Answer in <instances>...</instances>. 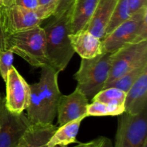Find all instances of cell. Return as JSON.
<instances>
[{
	"instance_id": "cell-2",
	"label": "cell",
	"mask_w": 147,
	"mask_h": 147,
	"mask_svg": "<svg viewBox=\"0 0 147 147\" xmlns=\"http://www.w3.org/2000/svg\"><path fill=\"white\" fill-rule=\"evenodd\" d=\"M70 12L52 16L44 26L48 65L58 73L67 67L75 53L70 43Z\"/></svg>"
},
{
	"instance_id": "cell-31",
	"label": "cell",
	"mask_w": 147,
	"mask_h": 147,
	"mask_svg": "<svg viewBox=\"0 0 147 147\" xmlns=\"http://www.w3.org/2000/svg\"><path fill=\"white\" fill-rule=\"evenodd\" d=\"M4 5V0H0V7Z\"/></svg>"
},
{
	"instance_id": "cell-27",
	"label": "cell",
	"mask_w": 147,
	"mask_h": 147,
	"mask_svg": "<svg viewBox=\"0 0 147 147\" xmlns=\"http://www.w3.org/2000/svg\"><path fill=\"white\" fill-rule=\"evenodd\" d=\"M106 139V138L105 137H99L88 142L78 143L77 145L73 147H100L103 144V142H105Z\"/></svg>"
},
{
	"instance_id": "cell-5",
	"label": "cell",
	"mask_w": 147,
	"mask_h": 147,
	"mask_svg": "<svg viewBox=\"0 0 147 147\" xmlns=\"http://www.w3.org/2000/svg\"><path fill=\"white\" fill-rule=\"evenodd\" d=\"M145 40H147V7L132 14L102 40L103 52L113 53L123 46Z\"/></svg>"
},
{
	"instance_id": "cell-25",
	"label": "cell",
	"mask_w": 147,
	"mask_h": 147,
	"mask_svg": "<svg viewBox=\"0 0 147 147\" xmlns=\"http://www.w3.org/2000/svg\"><path fill=\"white\" fill-rule=\"evenodd\" d=\"M12 4L35 11L38 7V0H12Z\"/></svg>"
},
{
	"instance_id": "cell-4",
	"label": "cell",
	"mask_w": 147,
	"mask_h": 147,
	"mask_svg": "<svg viewBox=\"0 0 147 147\" xmlns=\"http://www.w3.org/2000/svg\"><path fill=\"white\" fill-rule=\"evenodd\" d=\"M112 53L103 52L90 59H81L78 70L73 76L77 87L88 99L93 98L107 83Z\"/></svg>"
},
{
	"instance_id": "cell-15",
	"label": "cell",
	"mask_w": 147,
	"mask_h": 147,
	"mask_svg": "<svg viewBox=\"0 0 147 147\" xmlns=\"http://www.w3.org/2000/svg\"><path fill=\"white\" fill-rule=\"evenodd\" d=\"M124 108L126 113L132 115L147 109V70L126 92Z\"/></svg>"
},
{
	"instance_id": "cell-24",
	"label": "cell",
	"mask_w": 147,
	"mask_h": 147,
	"mask_svg": "<svg viewBox=\"0 0 147 147\" xmlns=\"http://www.w3.org/2000/svg\"><path fill=\"white\" fill-rule=\"evenodd\" d=\"M74 2L75 0H58L57 9L53 16H60L64 13L70 11Z\"/></svg>"
},
{
	"instance_id": "cell-26",
	"label": "cell",
	"mask_w": 147,
	"mask_h": 147,
	"mask_svg": "<svg viewBox=\"0 0 147 147\" xmlns=\"http://www.w3.org/2000/svg\"><path fill=\"white\" fill-rule=\"evenodd\" d=\"M131 14L147 7V0H127Z\"/></svg>"
},
{
	"instance_id": "cell-14",
	"label": "cell",
	"mask_w": 147,
	"mask_h": 147,
	"mask_svg": "<svg viewBox=\"0 0 147 147\" xmlns=\"http://www.w3.org/2000/svg\"><path fill=\"white\" fill-rule=\"evenodd\" d=\"M57 128L53 123H32L22 136L18 147H48L47 143Z\"/></svg>"
},
{
	"instance_id": "cell-16",
	"label": "cell",
	"mask_w": 147,
	"mask_h": 147,
	"mask_svg": "<svg viewBox=\"0 0 147 147\" xmlns=\"http://www.w3.org/2000/svg\"><path fill=\"white\" fill-rule=\"evenodd\" d=\"M100 0H75L70 12V34L83 30Z\"/></svg>"
},
{
	"instance_id": "cell-18",
	"label": "cell",
	"mask_w": 147,
	"mask_h": 147,
	"mask_svg": "<svg viewBox=\"0 0 147 147\" xmlns=\"http://www.w3.org/2000/svg\"><path fill=\"white\" fill-rule=\"evenodd\" d=\"M131 16V12L127 0H118L111 17L110 21L106 27L105 37L111 34L115 29L130 18Z\"/></svg>"
},
{
	"instance_id": "cell-11",
	"label": "cell",
	"mask_w": 147,
	"mask_h": 147,
	"mask_svg": "<svg viewBox=\"0 0 147 147\" xmlns=\"http://www.w3.org/2000/svg\"><path fill=\"white\" fill-rule=\"evenodd\" d=\"M88 99L78 88L67 96L62 95L57 110V123L60 126L80 117H88Z\"/></svg>"
},
{
	"instance_id": "cell-6",
	"label": "cell",
	"mask_w": 147,
	"mask_h": 147,
	"mask_svg": "<svg viewBox=\"0 0 147 147\" xmlns=\"http://www.w3.org/2000/svg\"><path fill=\"white\" fill-rule=\"evenodd\" d=\"M118 121L114 147H142L147 141V109L139 114L124 113Z\"/></svg>"
},
{
	"instance_id": "cell-17",
	"label": "cell",
	"mask_w": 147,
	"mask_h": 147,
	"mask_svg": "<svg viewBox=\"0 0 147 147\" xmlns=\"http://www.w3.org/2000/svg\"><path fill=\"white\" fill-rule=\"evenodd\" d=\"M85 119V117H80L57 128L47 143L48 147H67L71 144L78 143L76 140V136L78 134L80 123Z\"/></svg>"
},
{
	"instance_id": "cell-28",
	"label": "cell",
	"mask_w": 147,
	"mask_h": 147,
	"mask_svg": "<svg viewBox=\"0 0 147 147\" xmlns=\"http://www.w3.org/2000/svg\"><path fill=\"white\" fill-rule=\"evenodd\" d=\"M4 34H3L1 29L0 27V50H4Z\"/></svg>"
},
{
	"instance_id": "cell-22",
	"label": "cell",
	"mask_w": 147,
	"mask_h": 147,
	"mask_svg": "<svg viewBox=\"0 0 147 147\" xmlns=\"http://www.w3.org/2000/svg\"><path fill=\"white\" fill-rule=\"evenodd\" d=\"M58 4V0H38V7L35 12L40 20H47L54 15Z\"/></svg>"
},
{
	"instance_id": "cell-32",
	"label": "cell",
	"mask_w": 147,
	"mask_h": 147,
	"mask_svg": "<svg viewBox=\"0 0 147 147\" xmlns=\"http://www.w3.org/2000/svg\"><path fill=\"white\" fill-rule=\"evenodd\" d=\"M142 147H147V141H146V142H144V144L143 146Z\"/></svg>"
},
{
	"instance_id": "cell-10",
	"label": "cell",
	"mask_w": 147,
	"mask_h": 147,
	"mask_svg": "<svg viewBox=\"0 0 147 147\" xmlns=\"http://www.w3.org/2000/svg\"><path fill=\"white\" fill-rule=\"evenodd\" d=\"M5 104L9 111L21 113L27 110L30 100V86L12 66L6 80Z\"/></svg>"
},
{
	"instance_id": "cell-8",
	"label": "cell",
	"mask_w": 147,
	"mask_h": 147,
	"mask_svg": "<svg viewBox=\"0 0 147 147\" xmlns=\"http://www.w3.org/2000/svg\"><path fill=\"white\" fill-rule=\"evenodd\" d=\"M32 124L24 112L14 113L7 109L5 96L0 94V147H18L19 142Z\"/></svg>"
},
{
	"instance_id": "cell-21",
	"label": "cell",
	"mask_w": 147,
	"mask_h": 147,
	"mask_svg": "<svg viewBox=\"0 0 147 147\" xmlns=\"http://www.w3.org/2000/svg\"><path fill=\"white\" fill-rule=\"evenodd\" d=\"M126 93L114 87L103 88L92 98V101L103 102L105 103L124 106Z\"/></svg>"
},
{
	"instance_id": "cell-20",
	"label": "cell",
	"mask_w": 147,
	"mask_h": 147,
	"mask_svg": "<svg viewBox=\"0 0 147 147\" xmlns=\"http://www.w3.org/2000/svg\"><path fill=\"white\" fill-rule=\"evenodd\" d=\"M124 112V106L109 104L99 101H92L87 108V116H120Z\"/></svg>"
},
{
	"instance_id": "cell-30",
	"label": "cell",
	"mask_w": 147,
	"mask_h": 147,
	"mask_svg": "<svg viewBox=\"0 0 147 147\" xmlns=\"http://www.w3.org/2000/svg\"><path fill=\"white\" fill-rule=\"evenodd\" d=\"M12 4V0H4V5H11Z\"/></svg>"
},
{
	"instance_id": "cell-13",
	"label": "cell",
	"mask_w": 147,
	"mask_h": 147,
	"mask_svg": "<svg viewBox=\"0 0 147 147\" xmlns=\"http://www.w3.org/2000/svg\"><path fill=\"white\" fill-rule=\"evenodd\" d=\"M118 0H100L91 18L83 30L103 40Z\"/></svg>"
},
{
	"instance_id": "cell-29",
	"label": "cell",
	"mask_w": 147,
	"mask_h": 147,
	"mask_svg": "<svg viewBox=\"0 0 147 147\" xmlns=\"http://www.w3.org/2000/svg\"><path fill=\"white\" fill-rule=\"evenodd\" d=\"M100 147H112L111 143L110 140L108 139H106L105 142H103V144Z\"/></svg>"
},
{
	"instance_id": "cell-23",
	"label": "cell",
	"mask_w": 147,
	"mask_h": 147,
	"mask_svg": "<svg viewBox=\"0 0 147 147\" xmlns=\"http://www.w3.org/2000/svg\"><path fill=\"white\" fill-rule=\"evenodd\" d=\"M14 53L9 50H0V75L6 82L9 71L12 67Z\"/></svg>"
},
{
	"instance_id": "cell-9",
	"label": "cell",
	"mask_w": 147,
	"mask_h": 147,
	"mask_svg": "<svg viewBox=\"0 0 147 147\" xmlns=\"http://www.w3.org/2000/svg\"><path fill=\"white\" fill-rule=\"evenodd\" d=\"M42 21L34 11L15 4L3 5L0 7V27L4 37L40 26Z\"/></svg>"
},
{
	"instance_id": "cell-3",
	"label": "cell",
	"mask_w": 147,
	"mask_h": 147,
	"mask_svg": "<svg viewBox=\"0 0 147 147\" xmlns=\"http://www.w3.org/2000/svg\"><path fill=\"white\" fill-rule=\"evenodd\" d=\"M4 42V50H10L33 67L48 65L45 34L40 25L6 36Z\"/></svg>"
},
{
	"instance_id": "cell-1",
	"label": "cell",
	"mask_w": 147,
	"mask_h": 147,
	"mask_svg": "<svg viewBox=\"0 0 147 147\" xmlns=\"http://www.w3.org/2000/svg\"><path fill=\"white\" fill-rule=\"evenodd\" d=\"M59 73L49 65L41 67L40 81L30 86V100L27 116L32 123H53L62 94L59 89Z\"/></svg>"
},
{
	"instance_id": "cell-12",
	"label": "cell",
	"mask_w": 147,
	"mask_h": 147,
	"mask_svg": "<svg viewBox=\"0 0 147 147\" xmlns=\"http://www.w3.org/2000/svg\"><path fill=\"white\" fill-rule=\"evenodd\" d=\"M75 53L83 59H90L103 53L102 40L86 30L69 34Z\"/></svg>"
},
{
	"instance_id": "cell-7",
	"label": "cell",
	"mask_w": 147,
	"mask_h": 147,
	"mask_svg": "<svg viewBox=\"0 0 147 147\" xmlns=\"http://www.w3.org/2000/svg\"><path fill=\"white\" fill-rule=\"evenodd\" d=\"M146 63L147 40L121 47L111 53L109 77L105 86L138 66Z\"/></svg>"
},
{
	"instance_id": "cell-19",
	"label": "cell",
	"mask_w": 147,
	"mask_h": 147,
	"mask_svg": "<svg viewBox=\"0 0 147 147\" xmlns=\"http://www.w3.org/2000/svg\"><path fill=\"white\" fill-rule=\"evenodd\" d=\"M146 70H147V63L138 66L136 68L130 70L126 74L121 76L114 81L111 82L110 83L105 86L104 88L109 87H114L116 88L121 89L126 93L130 89V88L137 81V80L143 74L144 72Z\"/></svg>"
}]
</instances>
